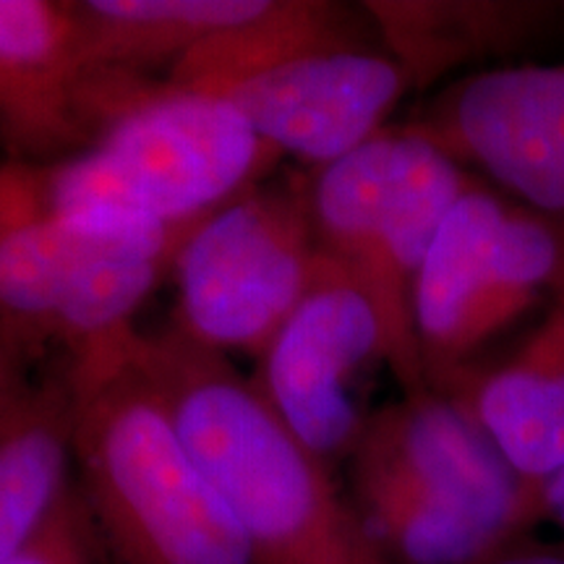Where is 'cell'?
I'll return each instance as SVG.
<instances>
[{
  "label": "cell",
  "mask_w": 564,
  "mask_h": 564,
  "mask_svg": "<svg viewBox=\"0 0 564 564\" xmlns=\"http://www.w3.org/2000/svg\"><path fill=\"white\" fill-rule=\"evenodd\" d=\"M280 154L228 100L141 79L87 150L34 165L55 215L116 228H183L270 178Z\"/></svg>",
  "instance_id": "4"
},
{
  "label": "cell",
  "mask_w": 564,
  "mask_h": 564,
  "mask_svg": "<svg viewBox=\"0 0 564 564\" xmlns=\"http://www.w3.org/2000/svg\"><path fill=\"white\" fill-rule=\"evenodd\" d=\"M371 361L384 364L379 316L361 288L319 253L312 288L251 382L295 440L335 465L352 455L369 419L352 390Z\"/></svg>",
  "instance_id": "8"
},
{
  "label": "cell",
  "mask_w": 564,
  "mask_h": 564,
  "mask_svg": "<svg viewBox=\"0 0 564 564\" xmlns=\"http://www.w3.org/2000/svg\"><path fill=\"white\" fill-rule=\"evenodd\" d=\"M74 481V390L45 377L0 421V564L11 560Z\"/></svg>",
  "instance_id": "15"
},
{
  "label": "cell",
  "mask_w": 564,
  "mask_h": 564,
  "mask_svg": "<svg viewBox=\"0 0 564 564\" xmlns=\"http://www.w3.org/2000/svg\"><path fill=\"white\" fill-rule=\"evenodd\" d=\"M3 564H108L100 535L74 481L40 531Z\"/></svg>",
  "instance_id": "17"
},
{
  "label": "cell",
  "mask_w": 564,
  "mask_h": 564,
  "mask_svg": "<svg viewBox=\"0 0 564 564\" xmlns=\"http://www.w3.org/2000/svg\"><path fill=\"white\" fill-rule=\"evenodd\" d=\"M541 502H544V520H552L564 531V468L541 484Z\"/></svg>",
  "instance_id": "20"
},
{
  "label": "cell",
  "mask_w": 564,
  "mask_h": 564,
  "mask_svg": "<svg viewBox=\"0 0 564 564\" xmlns=\"http://www.w3.org/2000/svg\"><path fill=\"white\" fill-rule=\"evenodd\" d=\"M474 183L408 126L377 133L312 181L316 246L369 299L403 394L432 390L415 335V280L444 217Z\"/></svg>",
  "instance_id": "5"
},
{
  "label": "cell",
  "mask_w": 564,
  "mask_h": 564,
  "mask_svg": "<svg viewBox=\"0 0 564 564\" xmlns=\"http://www.w3.org/2000/svg\"><path fill=\"white\" fill-rule=\"evenodd\" d=\"M202 223V220H199ZM183 228H116L55 215L34 165L0 162V327L45 350L55 319L91 267L133 251L181 246Z\"/></svg>",
  "instance_id": "12"
},
{
  "label": "cell",
  "mask_w": 564,
  "mask_h": 564,
  "mask_svg": "<svg viewBox=\"0 0 564 564\" xmlns=\"http://www.w3.org/2000/svg\"><path fill=\"white\" fill-rule=\"evenodd\" d=\"M486 564H564V535L560 541H541L533 533L523 535Z\"/></svg>",
  "instance_id": "19"
},
{
  "label": "cell",
  "mask_w": 564,
  "mask_h": 564,
  "mask_svg": "<svg viewBox=\"0 0 564 564\" xmlns=\"http://www.w3.org/2000/svg\"><path fill=\"white\" fill-rule=\"evenodd\" d=\"M319 270L312 181L267 178L196 225L175 259L173 329L220 356L262 358Z\"/></svg>",
  "instance_id": "7"
},
{
  "label": "cell",
  "mask_w": 564,
  "mask_h": 564,
  "mask_svg": "<svg viewBox=\"0 0 564 564\" xmlns=\"http://www.w3.org/2000/svg\"><path fill=\"white\" fill-rule=\"evenodd\" d=\"M74 6L89 68L150 76L194 53L212 34L257 11L259 0H84Z\"/></svg>",
  "instance_id": "16"
},
{
  "label": "cell",
  "mask_w": 564,
  "mask_h": 564,
  "mask_svg": "<svg viewBox=\"0 0 564 564\" xmlns=\"http://www.w3.org/2000/svg\"><path fill=\"white\" fill-rule=\"evenodd\" d=\"M408 129L564 228V66H502L465 76Z\"/></svg>",
  "instance_id": "9"
},
{
  "label": "cell",
  "mask_w": 564,
  "mask_h": 564,
  "mask_svg": "<svg viewBox=\"0 0 564 564\" xmlns=\"http://www.w3.org/2000/svg\"><path fill=\"white\" fill-rule=\"evenodd\" d=\"M129 352L241 528L253 564H387L333 465L288 432L228 356L167 327Z\"/></svg>",
  "instance_id": "1"
},
{
  "label": "cell",
  "mask_w": 564,
  "mask_h": 564,
  "mask_svg": "<svg viewBox=\"0 0 564 564\" xmlns=\"http://www.w3.org/2000/svg\"><path fill=\"white\" fill-rule=\"evenodd\" d=\"M348 460L352 505L387 564H486L544 520L541 486L455 394L423 390L369 413Z\"/></svg>",
  "instance_id": "3"
},
{
  "label": "cell",
  "mask_w": 564,
  "mask_h": 564,
  "mask_svg": "<svg viewBox=\"0 0 564 564\" xmlns=\"http://www.w3.org/2000/svg\"><path fill=\"white\" fill-rule=\"evenodd\" d=\"M408 89L403 68L373 32L257 70L215 97L241 112L280 158L319 171L382 133Z\"/></svg>",
  "instance_id": "10"
},
{
  "label": "cell",
  "mask_w": 564,
  "mask_h": 564,
  "mask_svg": "<svg viewBox=\"0 0 564 564\" xmlns=\"http://www.w3.org/2000/svg\"><path fill=\"white\" fill-rule=\"evenodd\" d=\"M474 411L520 476L544 484L564 468V291L523 343L491 369L436 390Z\"/></svg>",
  "instance_id": "13"
},
{
  "label": "cell",
  "mask_w": 564,
  "mask_h": 564,
  "mask_svg": "<svg viewBox=\"0 0 564 564\" xmlns=\"http://www.w3.org/2000/svg\"><path fill=\"white\" fill-rule=\"evenodd\" d=\"M364 9L413 89L525 51L562 13L546 0H369Z\"/></svg>",
  "instance_id": "14"
},
{
  "label": "cell",
  "mask_w": 564,
  "mask_h": 564,
  "mask_svg": "<svg viewBox=\"0 0 564 564\" xmlns=\"http://www.w3.org/2000/svg\"><path fill=\"white\" fill-rule=\"evenodd\" d=\"M564 291V228L476 181L444 217L413 291L421 361L432 390Z\"/></svg>",
  "instance_id": "6"
},
{
  "label": "cell",
  "mask_w": 564,
  "mask_h": 564,
  "mask_svg": "<svg viewBox=\"0 0 564 564\" xmlns=\"http://www.w3.org/2000/svg\"><path fill=\"white\" fill-rule=\"evenodd\" d=\"M105 70L82 55L74 6L0 0V147L21 165H53L102 129Z\"/></svg>",
  "instance_id": "11"
},
{
  "label": "cell",
  "mask_w": 564,
  "mask_h": 564,
  "mask_svg": "<svg viewBox=\"0 0 564 564\" xmlns=\"http://www.w3.org/2000/svg\"><path fill=\"white\" fill-rule=\"evenodd\" d=\"M562 17H564V3H562Z\"/></svg>",
  "instance_id": "21"
},
{
  "label": "cell",
  "mask_w": 564,
  "mask_h": 564,
  "mask_svg": "<svg viewBox=\"0 0 564 564\" xmlns=\"http://www.w3.org/2000/svg\"><path fill=\"white\" fill-rule=\"evenodd\" d=\"M40 348L13 333L0 327V421L17 408L37 379H32V366L37 361Z\"/></svg>",
  "instance_id": "18"
},
{
  "label": "cell",
  "mask_w": 564,
  "mask_h": 564,
  "mask_svg": "<svg viewBox=\"0 0 564 564\" xmlns=\"http://www.w3.org/2000/svg\"><path fill=\"white\" fill-rule=\"evenodd\" d=\"M131 333L63 366L74 390V484L108 564H253L165 400L133 364Z\"/></svg>",
  "instance_id": "2"
}]
</instances>
